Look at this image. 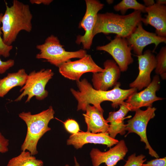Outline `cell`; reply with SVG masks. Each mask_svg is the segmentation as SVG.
Returning <instances> with one entry per match:
<instances>
[{"label":"cell","instance_id":"6da1fadb","mask_svg":"<svg viewBox=\"0 0 166 166\" xmlns=\"http://www.w3.org/2000/svg\"><path fill=\"white\" fill-rule=\"evenodd\" d=\"M76 82L79 90L71 88L70 91L77 101V111H85L86 106L92 104L104 113L101 105L103 102L110 101L112 102V107L117 108L130 95L137 91L135 88L121 89L120 88L121 84L119 82H117L112 89L106 91L95 89L85 78L76 81Z\"/></svg>","mask_w":166,"mask_h":166},{"label":"cell","instance_id":"7a4b0ae2","mask_svg":"<svg viewBox=\"0 0 166 166\" xmlns=\"http://www.w3.org/2000/svg\"><path fill=\"white\" fill-rule=\"evenodd\" d=\"M6 9L1 19L2 38L4 43L11 45L19 32H30L32 29L33 15L29 5L14 0L9 6L5 2Z\"/></svg>","mask_w":166,"mask_h":166},{"label":"cell","instance_id":"3957f363","mask_svg":"<svg viewBox=\"0 0 166 166\" xmlns=\"http://www.w3.org/2000/svg\"><path fill=\"white\" fill-rule=\"evenodd\" d=\"M141 12L137 10L126 15H120L113 13L98 14L93 31V37L97 34H114L127 38L136 29L141 22Z\"/></svg>","mask_w":166,"mask_h":166},{"label":"cell","instance_id":"277c9868","mask_svg":"<svg viewBox=\"0 0 166 166\" xmlns=\"http://www.w3.org/2000/svg\"><path fill=\"white\" fill-rule=\"evenodd\" d=\"M54 111L51 106L47 109L36 114H32L30 112H22L19 114V117L27 126L26 136L21 146L22 151L28 150L33 156L38 153V142L46 132L51 130L48 124L54 118Z\"/></svg>","mask_w":166,"mask_h":166},{"label":"cell","instance_id":"5b68a950","mask_svg":"<svg viewBox=\"0 0 166 166\" xmlns=\"http://www.w3.org/2000/svg\"><path fill=\"white\" fill-rule=\"evenodd\" d=\"M63 47L57 37L51 35L46 38L43 44L37 45L36 48L39 52L36 55V58L45 59L59 67L71 59H81L87 54L86 51L84 49L70 52L65 50Z\"/></svg>","mask_w":166,"mask_h":166},{"label":"cell","instance_id":"8992f818","mask_svg":"<svg viewBox=\"0 0 166 166\" xmlns=\"http://www.w3.org/2000/svg\"><path fill=\"white\" fill-rule=\"evenodd\" d=\"M53 75L51 69H42L37 72L34 70L31 72L25 85L20 90L22 93L14 101H20L26 95L27 98L26 103L29 102L33 97L38 100L44 99L48 94L45 86Z\"/></svg>","mask_w":166,"mask_h":166},{"label":"cell","instance_id":"52a82bcc","mask_svg":"<svg viewBox=\"0 0 166 166\" xmlns=\"http://www.w3.org/2000/svg\"><path fill=\"white\" fill-rule=\"evenodd\" d=\"M156 108L154 107H148L143 110L139 109L135 111L134 117L127 121L125 129L128 131L126 134L134 133L140 138V141L145 143V149L148 150L149 154L152 156L158 158V154L152 148L148 141L146 134L147 127L149 121L155 116Z\"/></svg>","mask_w":166,"mask_h":166},{"label":"cell","instance_id":"ba28073f","mask_svg":"<svg viewBox=\"0 0 166 166\" xmlns=\"http://www.w3.org/2000/svg\"><path fill=\"white\" fill-rule=\"evenodd\" d=\"M96 49L109 54L121 72L127 71L128 65L133 62L132 56V49L126 38L116 35L110 42L105 45L98 46Z\"/></svg>","mask_w":166,"mask_h":166},{"label":"cell","instance_id":"9c48e42d","mask_svg":"<svg viewBox=\"0 0 166 166\" xmlns=\"http://www.w3.org/2000/svg\"><path fill=\"white\" fill-rule=\"evenodd\" d=\"M86 6L85 14L80 23L79 27L83 28L84 34L78 36L76 41L78 44L81 43L85 49H89L94 38L93 31L99 11L103 7L104 4L96 0H86Z\"/></svg>","mask_w":166,"mask_h":166},{"label":"cell","instance_id":"30bf717a","mask_svg":"<svg viewBox=\"0 0 166 166\" xmlns=\"http://www.w3.org/2000/svg\"><path fill=\"white\" fill-rule=\"evenodd\" d=\"M58 68L59 72L62 76L76 81L80 80L85 73L92 72L93 73L103 70V69L96 63L91 56L87 54L79 60L65 62Z\"/></svg>","mask_w":166,"mask_h":166},{"label":"cell","instance_id":"8fae6325","mask_svg":"<svg viewBox=\"0 0 166 166\" xmlns=\"http://www.w3.org/2000/svg\"><path fill=\"white\" fill-rule=\"evenodd\" d=\"M160 88V77L159 75H156L150 84L144 89L130 95L125 102L129 105L131 111H135L143 107H152L154 102L164 99L156 95V93Z\"/></svg>","mask_w":166,"mask_h":166},{"label":"cell","instance_id":"7c38bea8","mask_svg":"<svg viewBox=\"0 0 166 166\" xmlns=\"http://www.w3.org/2000/svg\"><path fill=\"white\" fill-rule=\"evenodd\" d=\"M126 39L136 56L142 55L144 48L149 44L155 45L153 50L154 52L160 44L166 43V37H160L155 33L146 30L143 27L141 22L138 23L134 31Z\"/></svg>","mask_w":166,"mask_h":166},{"label":"cell","instance_id":"4fadbf2b","mask_svg":"<svg viewBox=\"0 0 166 166\" xmlns=\"http://www.w3.org/2000/svg\"><path fill=\"white\" fill-rule=\"evenodd\" d=\"M128 151L124 141H119L116 145L106 152L93 148L90 152L93 166H99L103 163L106 166H115L120 160H124Z\"/></svg>","mask_w":166,"mask_h":166},{"label":"cell","instance_id":"5bb4252c","mask_svg":"<svg viewBox=\"0 0 166 166\" xmlns=\"http://www.w3.org/2000/svg\"><path fill=\"white\" fill-rule=\"evenodd\" d=\"M136 56L139 64V74L129 85L131 88L140 90L151 83V74L156 67V61L155 56L149 49L145 50L142 55Z\"/></svg>","mask_w":166,"mask_h":166},{"label":"cell","instance_id":"9a60e30c","mask_svg":"<svg viewBox=\"0 0 166 166\" xmlns=\"http://www.w3.org/2000/svg\"><path fill=\"white\" fill-rule=\"evenodd\" d=\"M104 66L103 71L93 74L92 81L93 88L97 90H108L116 84L120 76V69L114 60H106Z\"/></svg>","mask_w":166,"mask_h":166},{"label":"cell","instance_id":"2e32d148","mask_svg":"<svg viewBox=\"0 0 166 166\" xmlns=\"http://www.w3.org/2000/svg\"><path fill=\"white\" fill-rule=\"evenodd\" d=\"M118 141V140L110 137L108 132L94 133L83 132L71 135L67 140V144L73 146L76 149L81 148L88 143L105 145L110 148Z\"/></svg>","mask_w":166,"mask_h":166},{"label":"cell","instance_id":"e0dca14e","mask_svg":"<svg viewBox=\"0 0 166 166\" xmlns=\"http://www.w3.org/2000/svg\"><path fill=\"white\" fill-rule=\"evenodd\" d=\"M147 14L142 18V22L150 25L155 29V33L158 36L166 37V6L155 3L146 7Z\"/></svg>","mask_w":166,"mask_h":166},{"label":"cell","instance_id":"ac0fdd59","mask_svg":"<svg viewBox=\"0 0 166 166\" xmlns=\"http://www.w3.org/2000/svg\"><path fill=\"white\" fill-rule=\"evenodd\" d=\"M85 111L83 115L87 125V132L94 133L108 132L109 124L104 117L103 112L90 105L86 106Z\"/></svg>","mask_w":166,"mask_h":166},{"label":"cell","instance_id":"d6986e66","mask_svg":"<svg viewBox=\"0 0 166 166\" xmlns=\"http://www.w3.org/2000/svg\"><path fill=\"white\" fill-rule=\"evenodd\" d=\"M117 111L109 113L106 120L110 123L108 133L110 137L115 139L117 134H125L126 131V124L124 123V117L128 113L131 111V107L127 103L124 102L120 105Z\"/></svg>","mask_w":166,"mask_h":166},{"label":"cell","instance_id":"ffe728a7","mask_svg":"<svg viewBox=\"0 0 166 166\" xmlns=\"http://www.w3.org/2000/svg\"><path fill=\"white\" fill-rule=\"evenodd\" d=\"M28 75L23 69L17 72L8 73L7 75L0 79V97H4L13 88L23 86Z\"/></svg>","mask_w":166,"mask_h":166},{"label":"cell","instance_id":"44dd1931","mask_svg":"<svg viewBox=\"0 0 166 166\" xmlns=\"http://www.w3.org/2000/svg\"><path fill=\"white\" fill-rule=\"evenodd\" d=\"M43 162L37 159L28 151H22L18 156L9 161L6 166H43Z\"/></svg>","mask_w":166,"mask_h":166},{"label":"cell","instance_id":"7402d4cb","mask_svg":"<svg viewBox=\"0 0 166 166\" xmlns=\"http://www.w3.org/2000/svg\"><path fill=\"white\" fill-rule=\"evenodd\" d=\"M146 8L144 5L136 0H122L113 7L116 11H120L122 15H124L127 10L129 9L139 11L141 13H146Z\"/></svg>","mask_w":166,"mask_h":166},{"label":"cell","instance_id":"603a6c76","mask_svg":"<svg viewBox=\"0 0 166 166\" xmlns=\"http://www.w3.org/2000/svg\"><path fill=\"white\" fill-rule=\"evenodd\" d=\"M156 57V65L155 72L157 75H160L161 78H166V46L162 47Z\"/></svg>","mask_w":166,"mask_h":166},{"label":"cell","instance_id":"cb8c5ba5","mask_svg":"<svg viewBox=\"0 0 166 166\" xmlns=\"http://www.w3.org/2000/svg\"><path fill=\"white\" fill-rule=\"evenodd\" d=\"M145 156L143 154L136 156L134 153L129 156L125 164L123 166H142L146 161Z\"/></svg>","mask_w":166,"mask_h":166},{"label":"cell","instance_id":"d4e9b609","mask_svg":"<svg viewBox=\"0 0 166 166\" xmlns=\"http://www.w3.org/2000/svg\"><path fill=\"white\" fill-rule=\"evenodd\" d=\"M3 14L0 13V57L2 56L5 58L8 57L10 55V51L13 48V46L8 45L4 42L2 35V34L1 30V19Z\"/></svg>","mask_w":166,"mask_h":166},{"label":"cell","instance_id":"484cf974","mask_svg":"<svg viewBox=\"0 0 166 166\" xmlns=\"http://www.w3.org/2000/svg\"><path fill=\"white\" fill-rule=\"evenodd\" d=\"M63 123L66 130L72 134L77 133L80 131L78 123L74 119H68Z\"/></svg>","mask_w":166,"mask_h":166},{"label":"cell","instance_id":"4316f807","mask_svg":"<svg viewBox=\"0 0 166 166\" xmlns=\"http://www.w3.org/2000/svg\"><path fill=\"white\" fill-rule=\"evenodd\" d=\"M14 64V60L10 59L3 61L0 58V74L5 73L6 71L13 66Z\"/></svg>","mask_w":166,"mask_h":166},{"label":"cell","instance_id":"83f0119b","mask_svg":"<svg viewBox=\"0 0 166 166\" xmlns=\"http://www.w3.org/2000/svg\"><path fill=\"white\" fill-rule=\"evenodd\" d=\"M142 166H166V157L156 158L143 163Z\"/></svg>","mask_w":166,"mask_h":166},{"label":"cell","instance_id":"f1b7e54d","mask_svg":"<svg viewBox=\"0 0 166 166\" xmlns=\"http://www.w3.org/2000/svg\"><path fill=\"white\" fill-rule=\"evenodd\" d=\"M9 140L6 139L0 132V152L5 153L8 151Z\"/></svg>","mask_w":166,"mask_h":166},{"label":"cell","instance_id":"f546056e","mask_svg":"<svg viewBox=\"0 0 166 166\" xmlns=\"http://www.w3.org/2000/svg\"><path fill=\"white\" fill-rule=\"evenodd\" d=\"M53 1L52 0H30V2L32 4H42L45 5H49Z\"/></svg>","mask_w":166,"mask_h":166},{"label":"cell","instance_id":"4dcf8cb0","mask_svg":"<svg viewBox=\"0 0 166 166\" xmlns=\"http://www.w3.org/2000/svg\"><path fill=\"white\" fill-rule=\"evenodd\" d=\"M144 3V6L146 7L151 6L155 3L153 0H143Z\"/></svg>","mask_w":166,"mask_h":166},{"label":"cell","instance_id":"1f68e13d","mask_svg":"<svg viewBox=\"0 0 166 166\" xmlns=\"http://www.w3.org/2000/svg\"><path fill=\"white\" fill-rule=\"evenodd\" d=\"M156 3L160 5H165L166 1L165 0H157Z\"/></svg>","mask_w":166,"mask_h":166},{"label":"cell","instance_id":"d6a6232c","mask_svg":"<svg viewBox=\"0 0 166 166\" xmlns=\"http://www.w3.org/2000/svg\"><path fill=\"white\" fill-rule=\"evenodd\" d=\"M74 160L75 164V166H80V165L77 162L75 157H74Z\"/></svg>","mask_w":166,"mask_h":166},{"label":"cell","instance_id":"836d02e7","mask_svg":"<svg viewBox=\"0 0 166 166\" xmlns=\"http://www.w3.org/2000/svg\"><path fill=\"white\" fill-rule=\"evenodd\" d=\"M65 166H69L68 164H66V165H65Z\"/></svg>","mask_w":166,"mask_h":166}]
</instances>
